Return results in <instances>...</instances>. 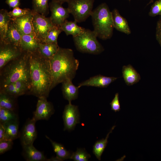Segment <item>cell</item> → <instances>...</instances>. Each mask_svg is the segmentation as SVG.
<instances>
[{
	"label": "cell",
	"instance_id": "60d3db41",
	"mask_svg": "<svg viewBox=\"0 0 161 161\" xmlns=\"http://www.w3.org/2000/svg\"><path fill=\"white\" fill-rule=\"evenodd\" d=\"M52 0L58 2L62 4H63V3L65 2H67V1H69V0Z\"/></svg>",
	"mask_w": 161,
	"mask_h": 161
},
{
	"label": "cell",
	"instance_id": "d6a6232c",
	"mask_svg": "<svg viewBox=\"0 0 161 161\" xmlns=\"http://www.w3.org/2000/svg\"><path fill=\"white\" fill-rule=\"evenodd\" d=\"M32 11L28 8L21 9L17 7L13 9L11 11L8 12V14L11 19L19 17L29 13Z\"/></svg>",
	"mask_w": 161,
	"mask_h": 161
},
{
	"label": "cell",
	"instance_id": "f1b7e54d",
	"mask_svg": "<svg viewBox=\"0 0 161 161\" xmlns=\"http://www.w3.org/2000/svg\"><path fill=\"white\" fill-rule=\"evenodd\" d=\"M49 0H32V9L34 12L45 16L49 13Z\"/></svg>",
	"mask_w": 161,
	"mask_h": 161
},
{
	"label": "cell",
	"instance_id": "e0dca14e",
	"mask_svg": "<svg viewBox=\"0 0 161 161\" xmlns=\"http://www.w3.org/2000/svg\"><path fill=\"white\" fill-rule=\"evenodd\" d=\"M40 43L35 35H22L20 47L23 51L34 52L38 51Z\"/></svg>",
	"mask_w": 161,
	"mask_h": 161
},
{
	"label": "cell",
	"instance_id": "f35d334b",
	"mask_svg": "<svg viewBox=\"0 0 161 161\" xmlns=\"http://www.w3.org/2000/svg\"><path fill=\"white\" fill-rule=\"evenodd\" d=\"M5 129L3 124L0 123V141L4 139Z\"/></svg>",
	"mask_w": 161,
	"mask_h": 161
},
{
	"label": "cell",
	"instance_id": "ab89813d",
	"mask_svg": "<svg viewBox=\"0 0 161 161\" xmlns=\"http://www.w3.org/2000/svg\"><path fill=\"white\" fill-rule=\"evenodd\" d=\"M62 161L57 156L55 157H52L48 159H47L46 161Z\"/></svg>",
	"mask_w": 161,
	"mask_h": 161
},
{
	"label": "cell",
	"instance_id": "9a60e30c",
	"mask_svg": "<svg viewBox=\"0 0 161 161\" xmlns=\"http://www.w3.org/2000/svg\"><path fill=\"white\" fill-rule=\"evenodd\" d=\"M117 78L112 77H108L100 75L90 78L79 84L78 87L84 86H92L100 88H105L115 81Z\"/></svg>",
	"mask_w": 161,
	"mask_h": 161
},
{
	"label": "cell",
	"instance_id": "8d00e7d4",
	"mask_svg": "<svg viewBox=\"0 0 161 161\" xmlns=\"http://www.w3.org/2000/svg\"><path fill=\"white\" fill-rule=\"evenodd\" d=\"M156 37L157 40L161 46V17L157 23Z\"/></svg>",
	"mask_w": 161,
	"mask_h": 161
},
{
	"label": "cell",
	"instance_id": "2e32d148",
	"mask_svg": "<svg viewBox=\"0 0 161 161\" xmlns=\"http://www.w3.org/2000/svg\"><path fill=\"white\" fill-rule=\"evenodd\" d=\"M21 35L14 23L11 20L8 24L5 37L1 41L20 47Z\"/></svg>",
	"mask_w": 161,
	"mask_h": 161
},
{
	"label": "cell",
	"instance_id": "83f0119b",
	"mask_svg": "<svg viewBox=\"0 0 161 161\" xmlns=\"http://www.w3.org/2000/svg\"><path fill=\"white\" fill-rule=\"evenodd\" d=\"M11 18L8 12L5 9L0 10V41L3 40L6 33L8 24Z\"/></svg>",
	"mask_w": 161,
	"mask_h": 161
},
{
	"label": "cell",
	"instance_id": "52a82bcc",
	"mask_svg": "<svg viewBox=\"0 0 161 161\" xmlns=\"http://www.w3.org/2000/svg\"><path fill=\"white\" fill-rule=\"evenodd\" d=\"M33 12L32 22L34 33L40 42L44 43L48 32L55 25L49 17Z\"/></svg>",
	"mask_w": 161,
	"mask_h": 161
},
{
	"label": "cell",
	"instance_id": "d590c367",
	"mask_svg": "<svg viewBox=\"0 0 161 161\" xmlns=\"http://www.w3.org/2000/svg\"><path fill=\"white\" fill-rule=\"evenodd\" d=\"M110 104L111 105V109L115 112H119L120 110V104L119 100V93H116L114 98Z\"/></svg>",
	"mask_w": 161,
	"mask_h": 161
},
{
	"label": "cell",
	"instance_id": "7bdbcfd3",
	"mask_svg": "<svg viewBox=\"0 0 161 161\" xmlns=\"http://www.w3.org/2000/svg\"><path fill=\"white\" fill-rule=\"evenodd\" d=\"M129 0V1H130L131 0Z\"/></svg>",
	"mask_w": 161,
	"mask_h": 161
},
{
	"label": "cell",
	"instance_id": "ba28073f",
	"mask_svg": "<svg viewBox=\"0 0 161 161\" xmlns=\"http://www.w3.org/2000/svg\"><path fill=\"white\" fill-rule=\"evenodd\" d=\"M23 51L19 47L0 41V69L9 61L19 57Z\"/></svg>",
	"mask_w": 161,
	"mask_h": 161
},
{
	"label": "cell",
	"instance_id": "9c48e42d",
	"mask_svg": "<svg viewBox=\"0 0 161 161\" xmlns=\"http://www.w3.org/2000/svg\"><path fill=\"white\" fill-rule=\"evenodd\" d=\"M64 131L74 129L80 123V116L78 106L69 103L65 107L63 112Z\"/></svg>",
	"mask_w": 161,
	"mask_h": 161
},
{
	"label": "cell",
	"instance_id": "cb8c5ba5",
	"mask_svg": "<svg viewBox=\"0 0 161 161\" xmlns=\"http://www.w3.org/2000/svg\"><path fill=\"white\" fill-rule=\"evenodd\" d=\"M77 23L75 20L72 21L66 20L60 27L67 35H71L74 37L79 35L85 29L78 26Z\"/></svg>",
	"mask_w": 161,
	"mask_h": 161
},
{
	"label": "cell",
	"instance_id": "f546056e",
	"mask_svg": "<svg viewBox=\"0 0 161 161\" xmlns=\"http://www.w3.org/2000/svg\"><path fill=\"white\" fill-rule=\"evenodd\" d=\"M18 120L16 112L0 107V123H5Z\"/></svg>",
	"mask_w": 161,
	"mask_h": 161
},
{
	"label": "cell",
	"instance_id": "44dd1931",
	"mask_svg": "<svg viewBox=\"0 0 161 161\" xmlns=\"http://www.w3.org/2000/svg\"><path fill=\"white\" fill-rule=\"evenodd\" d=\"M23 155L27 161H45L47 158L41 152L37 150L33 144L22 146Z\"/></svg>",
	"mask_w": 161,
	"mask_h": 161
},
{
	"label": "cell",
	"instance_id": "ac0fdd59",
	"mask_svg": "<svg viewBox=\"0 0 161 161\" xmlns=\"http://www.w3.org/2000/svg\"><path fill=\"white\" fill-rule=\"evenodd\" d=\"M122 72L123 80L127 86H132L136 84L141 79L140 74L130 64L123 66Z\"/></svg>",
	"mask_w": 161,
	"mask_h": 161
},
{
	"label": "cell",
	"instance_id": "603a6c76",
	"mask_svg": "<svg viewBox=\"0 0 161 161\" xmlns=\"http://www.w3.org/2000/svg\"><path fill=\"white\" fill-rule=\"evenodd\" d=\"M59 47L55 43L39 44L38 52L43 57L50 60L57 52Z\"/></svg>",
	"mask_w": 161,
	"mask_h": 161
},
{
	"label": "cell",
	"instance_id": "7402d4cb",
	"mask_svg": "<svg viewBox=\"0 0 161 161\" xmlns=\"http://www.w3.org/2000/svg\"><path fill=\"white\" fill-rule=\"evenodd\" d=\"M3 124L5 129L4 140L13 141L20 136L18 120L8 122Z\"/></svg>",
	"mask_w": 161,
	"mask_h": 161
},
{
	"label": "cell",
	"instance_id": "6da1fadb",
	"mask_svg": "<svg viewBox=\"0 0 161 161\" xmlns=\"http://www.w3.org/2000/svg\"><path fill=\"white\" fill-rule=\"evenodd\" d=\"M30 83L27 95L38 98H47L51 90L52 77L50 59L40 55L38 51L30 53Z\"/></svg>",
	"mask_w": 161,
	"mask_h": 161
},
{
	"label": "cell",
	"instance_id": "4fadbf2b",
	"mask_svg": "<svg viewBox=\"0 0 161 161\" xmlns=\"http://www.w3.org/2000/svg\"><path fill=\"white\" fill-rule=\"evenodd\" d=\"M33 13L32 10L27 15L11 19L21 35H35L32 22Z\"/></svg>",
	"mask_w": 161,
	"mask_h": 161
},
{
	"label": "cell",
	"instance_id": "5bb4252c",
	"mask_svg": "<svg viewBox=\"0 0 161 161\" xmlns=\"http://www.w3.org/2000/svg\"><path fill=\"white\" fill-rule=\"evenodd\" d=\"M29 89V86L27 83L22 81H18L0 89V92L17 98L19 96L27 94Z\"/></svg>",
	"mask_w": 161,
	"mask_h": 161
},
{
	"label": "cell",
	"instance_id": "277c9868",
	"mask_svg": "<svg viewBox=\"0 0 161 161\" xmlns=\"http://www.w3.org/2000/svg\"><path fill=\"white\" fill-rule=\"evenodd\" d=\"M93 30L97 37L106 40L110 38L114 28L112 12L107 4L103 3L99 5L92 12Z\"/></svg>",
	"mask_w": 161,
	"mask_h": 161
},
{
	"label": "cell",
	"instance_id": "7c38bea8",
	"mask_svg": "<svg viewBox=\"0 0 161 161\" xmlns=\"http://www.w3.org/2000/svg\"><path fill=\"white\" fill-rule=\"evenodd\" d=\"M36 122L32 118L28 119L26 122L20 135L22 146L33 144L37 137L35 126Z\"/></svg>",
	"mask_w": 161,
	"mask_h": 161
},
{
	"label": "cell",
	"instance_id": "30bf717a",
	"mask_svg": "<svg viewBox=\"0 0 161 161\" xmlns=\"http://www.w3.org/2000/svg\"><path fill=\"white\" fill-rule=\"evenodd\" d=\"M62 4L52 0L49 4L51 13L49 18L54 25L59 27L69 17L70 14L68 8L63 7Z\"/></svg>",
	"mask_w": 161,
	"mask_h": 161
},
{
	"label": "cell",
	"instance_id": "4316f807",
	"mask_svg": "<svg viewBox=\"0 0 161 161\" xmlns=\"http://www.w3.org/2000/svg\"><path fill=\"white\" fill-rule=\"evenodd\" d=\"M116 126H113L107 134L105 139L103 138L97 141L93 146V152L96 158L99 160H101V156L108 143V139L110 134Z\"/></svg>",
	"mask_w": 161,
	"mask_h": 161
},
{
	"label": "cell",
	"instance_id": "8fae6325",
	"mask_svg": "<svg viewBox=\"0 0 161 161\" xmlns=\"http://www.w3.org/2000/svg\"><path fill=\"white\" fill-rule=\"evenodd\" d=\"M36 108L33 112L32 118L36 121L40 120H48L54 112L52 103L48 101L47 98H38Z\"/></svg>",
	"mask_w": 161,
	"mask_h": 161
},
{
	"label": "cell",
	"instance_id": "3957f363",
	"mask_svg": "<svg viewBox=\"0 0 161 161\" xmlns=\"http://www.w3.org/2000/svg\"><path fill=\"white\" fill-rule=\"evenodd\" d=\"M30 53L23 51L19 57L9 61L0 69V89L18 81L25 82L29 87Z\"/></svg>",
	"mask_w": 161,
	"mask_h": 161
},
{
	"label": "cell",
	"instance_id": "b9f144b4",
	"mask_svg": "<svg viewBox=\"0 0 161 161\" xmlns=\"http://www.w3.org/2000/svg\"><path fill=\"white\" fill-rule=\"evenodd\" d=\"M153 1V0H150L149 2L147 4V5H148L149 4H150L152 3Z\"/></svg>",
	"mask_w": 161,
	"mask_h": 161
},
{
	"label": "cell",
	"instance_id": "8992f818",
	"mask_svg": "<svg viewBox=\"0 0 161 161\" xmlns=\"http://www.w3.org/2000/svg\"><path fill=\"white\" fill-rule=\"evenodd\" d=\"M95 0H69L68 7L75 20L80 23L91 16Z\"/></svg>",
	"mask_w": 161,
	"mask_h": 161
},
{
	"label": "cell",
	"instance_id": "836d02e7",
	"mask_svg": "<svg viewBox=\"0 0 161 161\" xmlns=\"http://www.w3.org/2000/svg\"><path fill=\"white\" fill-rule=\"evenodd\" d=\"M148 15L151 17L161 16V0L156 1L152 5Z\"/></svg>",
	"mask_w": 161,
	"mask_h": 161
},
{
	"label": "cell",
	"instance_id": "484cf974",
	"mask_svg": "<svg viewBox=\"0 0 161 161\" xmlns=\"http://www.w3.org/2000/svg\"><path fill=\"white\" fill-rule=\"evenodd\" d=\"M46 137L50 142L54 151L58 157L62 161L70 159L72 153L67 151L61 144L53 141L47 136H46Z\"/></svg>",
	"mask_w": 161,
	"mask_h": 161
},
{
	"label": "cell",
	"instance_id": "74e56055",
	"mask_svg": "<svg viewBox=\"0 0 161 161\" xmlns=\"http://www.w3.org/2000/svg\"><path fill=\"white\" fill-rule=\"evenodd\" d=\"M5 2L10 7L13 8L20 4V0H6Z\"/></svg>",
	"mask_w": 161,
	"mask_h": 161
},
{
	"label": "cell",
	"instance_id": "d4e9b609",
	"mask_svg": "<svg viewBox=\"0 0 161 161\" xmlns=\"http://www.w3.org/2000/svg\"><path fill=\"white\" fill-rule=\"evenodd\" d=\"M17 98L0 92V107L16 112L17 107Z\"/></svg>",
	"mask_w": 161,
	"mask_h": 161
},
{
	"label": "cell",
	"instance_id": "5b68a950",
	"mask_svg": "<svg viewBox=\"0 0 161 161\" xmlns=\"http://www.w3.org/2000/svg\"><path fill=\"white\" fill-rule=\"evenodd\" d=\"M96 34L93 31L85 29L77 36L73 37L75 47L79 52L94 55L99 54L104 49L97 40Z\"/></svg>",
	"mask_w": 161,
	"mask_h": 161
},
{
	"label": "cell",
	"instance_id": "e575fe53",
	"mask_svg": "<svg viewBox=\"0 0 161 161\" xmlns=\"http://www.w3.org/2000/svg\"><path fill=\"white\" fill-rule=\"evenodd\" d=\"M13 140H4L0 141V154H2L10 150L13 145Z\"/></svg>",
	"mask_w": 161,
	"mask_h": 161
},
{
	"label": "cell",
	"instance_id": "d6986e66",
	"mask_svg": "<svg viewBox=\"0 0 161 161\" xmlns=\"http://www.w3.org/2000/svg\"><path fill=\"white\" fill-rule=\"evenodd\" d=\"M62 91L64 97L67 100L69 103L77 98L78 96V86H75L72 80L67 79L62 83Z\"/></svg>",
	"mask_w": 161,
	"mask_h": 161
},
{
	"label": "cell",
	"instance_id": "7a4b0ae2",
	"mask_svg": "<svg viewBox=\"0 0 161 161\" xmlns=\"http://www.w3.org/2000/svg\"><path fill=\"white\" fill-rule=\"evenodd\" d=\"M52 77L51 89L67 79L74 78L79 62L74 56L71 49L59 47L57 52L50 60Z\"/></svg>",
	"mask_w": 161,
	"mask_h": 161
},
{
	"label": "cell",
	"instance_id": "ffe728a7",
	"mask_svg": "<svg viewBox=\"0 0 161 161\" xmlns=\"http://www.w3.org/2000/svg\"><path fill=\"white\" fill-rule=\"evenodd\" d=\"M114 28L117 30L129 35L131 33L126 20L120 14L116 9L112 11Z\"/></svg>",
	"mask_w": 161,
	"mask_h": 161
},
{
	"label": "cell",
	"instance_id": "1f68e13d",
	"mask_svg": "<svg viewBox=\"0 0 161 161\" xmlns=\"http://www.w3.org/2000/svg\"><path fill=\"white\" fill-rule=\"evenodd\" d=\"M90 157L84 149L78 148L75 152L72 153L70 159L75 161H87Z\"/></svg>",
	"mask_w": 161,
	"mask_h": 161
},
{
	"label": "cell",
	"instance_id": "4dcf8cb0",
	"mask_svg": "<svg viewBox=\"0 0 161 161\" xmlns=\"http://www.w3.org/2000/svg\"><path fill=\"white\" fill-rule=\"evenodd\" d=\"M62 31L60 27L55 25L48 32L45 38L44 43H58V37Z\"/></svg>",
	"mask_w": 161,
	"mask_h": 161
}]
</instances>
